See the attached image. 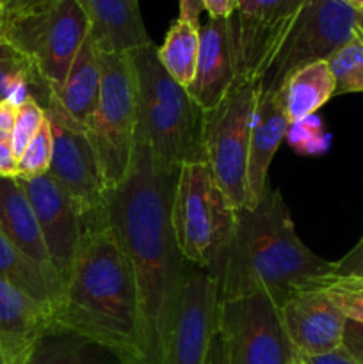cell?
<instances>
[{
    "instance_id": "30",
    "label": "cell",
    "mask_w": 363,
    "mask_h": 364,
    "mask_svg": "<svg viewBox=\"0 0 363 364\" xmlns=\"http://www.w3.org/2000/svg\"><path fill=\"white\" fill-rule=\"evenodd\" d=\"M45 121V109L36 100L28 98L27 102L18 107L16 119H14L13 132H11V142H13V151L16 159H20L21 153L25 151L27 144L34 139Z\"/></svg>"
},
{
    "instance_id": "9",
    "label": "cell",
    "mask_w": 363,
    "mask_h": 364,
    "mask_svg": "<svg viewBox=\"0 0 363 364\" xmlns=\"http://www.w3.org/2000/svg\"><path fill=\"white\" fill-rule=\"evenodd\" d=\"M358 14L342 0H308L267 66L260 92L278 95L292 73L330 60L358 32Z\"/></svg>"
},
{
    "instance_id": "45",
    "label": "cell",
    "mask_w": 363,
    "mask_h": 364,
    "mask_svg": "<svg viewBox=\"0 0 363 364\" xmlns=\"http://www.w3.org/2000/svg\"><path fill=\"white\" fill-rule=\"evenodd\" d=\"M292 364H302V363H301V359H298V361H295V363H292Z\"/></svg>"
},
{
    "instance_id": "39",
    "label": "cell",
    "mask_w": 363,
    "mask_h": 364,
    "mask_svg": "<svg viewBox=\"0 0 363 364\" xmlns=\"http://www.w3.org/2000/svg\"><path fill=\"white\" fill-rule=\"evenodd\" d=\"M52 2H56V0H16L13 11H11V13H7L6 16L11 18V16H18V14L31 13V11L41 9V7L48 6V4H52Z\"/></svg>"
},
{
    "instance_id": "43",
    "label": "cell",
    "mask_w": 363,
    "mask_h": 364,
    "mask_svg": "<svg viewBox=\"0 0 363 364\" xmlns=\"http://www.w3.org/2000/svg\"><path fill=\"white\" fill-rule=\"evenodd\" d=\"M358 25H359V31L363 32V9L359 11V14H358Z\"/></svg>"
},
{
    "instance_id": "32",
    "label": "cell",
    "mask_w": 363,
    "mask_h": 364,
    "mask_svg": "<svg viewBox=\"0 0 363 364\" xmlns=\"http://www.w3.org/2000/svg\"><path fill=\"white\" fill-rule=\"evenodd\" d=\"M335 276L363 279V237L342 259L335 262Z\"/></svg>"
},
{
    "instance_id": "41",
    "label": "cell",
    "mask_w": 363,
    "mask_h": 364,
    "mask_svg": "<svg viewBox=\"0 0 363 364\" xmlns=\"http://www.w3.org/2000/svg\"><path fill=\"white\" fill-rule=\"evenodd\" d=\"M342 2H345L347 6H351V7H354L356 11L363 9V0H342Z\"/></svg>"
},
{
    "instance_id": "3",
    "label": "cell",
    "mask_w": 363,
    "mask_h": 364,
    "mask_svg": "<svg viewBox=\"0 0 363 364\" xmlns=\"http://www.w3.org/2000/svg\"><path fill=\"white\" fill-rule=\"evenodd\" d=\"M335 263L310 251L295 231L280 191H270L253 208L237 212L233 235L219 269V299L263 294L278 306L295 294L322 288Z\"/></svg>"
},
{
    "instance_id": "42",
    "label": "cell",
    "mask_w": 363,
    "mask_h": 364,
    "mask_svg": "<svg viewBox=\"0 0 363 364\" xmlns=\"http://www.w3.org/2000/svg\"><path fill=\"white\" fill-rule=\"evenodd\" d=\"M4 31H6V13L0 11V38H4Z\"/></svg>"
},
{
    "instance_id": "24",
    "label": "cell",
    "mask_w": 363,
    "mask_h": 364,
    "mask_svg": "<svg viewBox=\"0 0 363 364\" xmlns=\"http://www.w3.org/2000/svg\"><path fill=\"white\" fill-rule=\"evenodd\" d=\"M52 95V87L39 77L27 55L0 38V102L20 107L28 98L45 105Z\"/></svg>"
},
{
    "instance_id": "5",
    "label": "cell",
    "mask_w": 363,
    "mask_h": 364,
    "mask_svg": "<svg viewBox=\"0 0 363 364\" xmlns=\"http://www.w3.org/2000/svg\"><path fill=\"white\" fill-rule=\"evenodd\" d=\"M237 212L205 160L182 166L171 223L185 262L216 274L233 235Z\"/></svg>"
},
{
    "instance_id": "19",
    "label": "cell",
    "mask_w": 363,
    "mask_h": 364,
    "mask_svg": "<svg viewBox=\"0 0 363 364\" xmlns=\"http://www.w3.org/2000/svg\"><path fill=\"white\" fill-rule=\"evenodd\" d=\"M91 25L93 43L100 52L130 53L149 45L139 0H77Z\"/></svg>"
},
{
    "instance_id": "36",
    "label": "cell",
    "mask_w": 363,
    "mask_h": 364,
    "mask_svg": "<svg viewBox=\"0 0 363 364\" xmlns=\"http://www.w3.org/2000/svg\"><path fill=\"white\" fill-rule=\"evenodd\" d=\"M302 364H358L351 358L344 347H338L327 354L312 355V358H301Z\"/></svg>"
},
{
    "instance_id": "23",
    "label": "cell",
    "mask_w": 363,
    "mask_h": 364,
    "mask_svg": "<svg viewBox=\"0 0 363 364\" xmlns=\"http://www.w3.org/2000/svg\"><path fill=\"white\" fill-rule=\"evenodd\" d=\"M278 96L290 124L315 116L335 96V78L327 60L308 64L292 73Z\"/></svg>"
},
{
    "instance_id": "27",
    "label": "cell",
    "mask_w": 363,
    "mask_h": 364,
    "mask_svg": "<svg viewBox=\"0 0 363 364\" xmlns=\"http://www.w3.org/2000/svg\"><path fill=\"white\" fill-rule=\"evenodd\" d=\"M327 64L335 78V96L363 92V32L358 28L354 38L342 46Z\"/></svg>"
},
{
    "instance_id": "13",
    "label": "cell",
    "mask_w": 363,
    "mask_h": 364,
    "mask_svg": "<svg viewBox=\"0 0 363 364\" xmlns=\"http://www.w3.org/2000/svg\"><path fill=\"white\" fill-rule=\"evenodd\" d=\"M219 279L210 270H185L164 364H206L216 334Z\"/></svg>"
},
{
    "instance_id": "31",
    "label": "cell",
    "mask_w": 363,
    "mask_h": 364,
    "mask_svg": "<svg viewBox=\"0 0 363 364\" xmlns=\"http://www.w3.org/2000/svg\"><path fill=\"white\" fill-rule=\"evenodd\" d=\"M287 139L292 148L301 155H319L327 148V135L324 134L322 124L315 116L290 124Z\"/></svg>"
},
{
    "instance_id": "4",
    "label": "cell",
    "mask_w": 363,
    "mask_h": 364,
    "mask_svg": "<svg viewBox=\"0 0 363 364\" xmlns=\"http://www.w3.org/2000/svg\"><path fill=\"white\" fill-rule=\"evenodd\" d=\"M128 55L137 85V137L149 148L155 166L174 173L184 164L205 160V110L167 75L153 41Z\"/></svg>"
},
{
    "instance_id": "10",
    "label": "cell",
    "mask_w": 363,
    "mask_h": 364,
    "mask_svg": "<svg viewBox=\"0 0 363 364\" xmlns=\"http://www.w3.org/2000/svg\"><path fill=\"white\" fill-rule=\"evenodd\" d=\"M216 331L228 364H292L299 359L281 322L280 308L263 294L219 299Z\"/></svg>"
},
{
    "instance_id": "44",
    "label": "cell",
    "mask_w": 363,
    "mask_h": 364,
    "mask_svg": "<svg viewBox=\"0 0 363 364\" xmlns=\"http://www.w3.org/2000/svg\"><path fill=\"white\" fill-rule=\"evenodd\" d=\"M0 364H6V361H4V358H2V354H0Z\"/></svg>"
},
{
    "instance_id": "28",
    "label": "cell",
    "mask_w": 363,
    "mask_h": 364,
    "mask_svg": "<svg viewBox=\"0 0 363 364\" xmlns=\"http://www.w3.org/2000/svg\"><path fill=\"white\" fill-rule=\"evenodd\" d=\"M322 290L333 299L345 318L363 323V279L342 277L333 274L322 284Z\"/></svg>"
},
{
    "instance_id": "16",
    "label": "cell",
    "mask_w": 363,
    "mask_h": 364,
    "mask_svg": "<svg viewBox=\"0 0 363 364\" xmlns=\"http://www.w3.org/2000/svg\"><path fill=\"white\" fill-rule=\"evenodd\" d=\"M238 77L231 21L209 18L199 27V55L196 77L187 91L203 110H210L224 98Z\"/></svg>"
},
{
    "instance_id": "15",
    "label": "cell",
    "mask_w": 363,
    "mask_h": 364,
    "mask_svg": "<svg viewBox=\"0 0 363 364\" xmlns=\"http://www.w3.org/2000/svg\"><path fill=\"white\" fill-rule=\"evenodd\" d=\"M280 315L299 359L342 347L347 318L322 288L295 294L281 306Z\"/></svg>"
},
{
    "instance_id": "18",
    "label": "cell",
    "mask_w": 363,
    "mask_h": 364,
    "mask_svg": "<svg viewBox=\"0 0 363 364\" xmlns=\"http://www.w3.org/2000/svg\"><path fill=\"white\" fill-rule=\"evenodd\" d=\"M52 323V308L0 279V354L21 364L39 334Z\"/></svg>"
},
{
    "instance_id": "11",
    "label": "cell",
    "mask_w": 363,
    "mask_h": 364,
    "mask_svg": "<svg viewBox=\"0 0 363 364\" xmlns=\"http://www.w3.org/2000/svg\"><path fill=\"white\" fill-rule=\"evenodd\" d=\"M43 109L52 132V160L46 174L73 198L89 223L100 213L107 194L95 149L84 128L60 109L53 95Z\"/></svg>"
},
{
    "instance_id": "12",
    "label": "cell",
    "mask_w": 363,
    "mask_h": 364,
    "mask_svg": "<svg viewBox=\"0 0 363 364\" xmlns=\"http://www.w3.org/2000/svg\"><path fill=\"white\" fill-rule=\"evenodd\" d=\"M308 0H238L230 18L237 52V78L260 84L288 31Z\"/></svg>"
},
{
    "instance_id": "29",
    "label": "cell",
    "mask_w": 363,
    "mask_h": 364,
    "mask_svg": "<svg viewBox=\"0 0 363 364\" xmlns=\"http://www.w3.org/2000/svg\"><path fill=\"white\" fill-rule=\"evenodd\" d=\"M50 160H52V132L48 121H45L18 159V178L43 176L48 173Z\"/></svg>"
},
{
    "instance_id": "17",
    "label": "cell",
    "mask_w": 363,
    "mask_h": 364,
    "mask_svg": "<svg viewBox=\"0 0 363 364\" xmlns=\"http://www.w3.org/2000/svg\"><path fill=\"white\" fill-rule=\"evenodd\" d=\"M290 121L278 95L258 92L248 153V206L258 205L269 192L267 178L278 148L287 137Z\"/></svg>"
},
{
    "instance_id": "21",
    "label": "cell",
    "mask_w": 363,
    "mask_h": 364,
    "mask_svg": "<svg viewBox=\"0 0 363 364\" xmlns=\"http://www.w3.org/2000/svg\"><path fill=\"white\" fill-rule=\"evenodd\" d=\"M100 89H102V59H100V50L89 36L78 50L63 84L52 87V95L60 109L75 123L85 128L98 105Z\"/></svg>"
},
{
    "instance_id": "6",
    "label": "cell",
    "mask_w": 363,
    "mask_h": 364,
    "mask_svg": "<svg viewBox=\"0 0 363 364\" xmlns=\"http://www.w3.org/2000/svg\"><path fill=\"white\" fill-rule=\"evenodd\" d=\"M102 89L85 134L102 169L107 191L127 178L137 142V85L128 53L100 52Z\"/></svg>"
},
{
    "instance_id": "20",
    "label": "cell",
    "mask_w": 363,
    "mask_h": 364,
    "mask_svg": "<svg viewBox=\"0 0 363 364\" xmlns=\"http://www.w3.org/2000/svg\"><path fill=\"white\" fill-rule=\"evenodd\" d=\"M0 231L14 247L60 283L50 263L38 217L18 178H0Z\"/></svg>"
},
{
    "instance_id": "33",
    "label": "cell",
    "mask_w": 363,
    "mask_h": 364,
    "mask_svg": "<svg viewBox=\"0 0 363 364\" xmlns=\"http://www.w3.org/2000/svg\"><path fill=\"white\" fill-rule=\"evenodd\" d=\"M342 347L351 354L358 364H363V323L347 320L344 331V341Z\"/></svg>"
},
{
    "instance_id": "25",
    "label": "cell",
    "mask_w": 363,
    "mask_h": 364,
    "mask_svg": "<svg viewBox=\"0 0 363 364\" xmlns=\"http://www.w3.org/2000/svg\"><path fill=\"white\" fill-rule=\"evenodd\" d=\"M0 279L7 281L34 301L52 308L60 291V283L14 247L0 231Z\"/></svg>"
},
{
    "instance_id": "38",
    "label": "cell",
    "mask_w": 363,
    "mask_h": 364,
    "mask_svg": "<svg viewBox=\"0 0 363 364\" xmlns=\"http://www.w3.org/2000/svg\"><path fill=\"white\" fill-rule=\"evenodd\" d=\"M16 109L13 103L0 102V132H7L11 134L14 127V119H16Z\"/></svg>"
},
{
    "instance_id": "2",
    "label": "cell",
    "mask_w": 363,
    "mask_h": 364,
    "mask_svg": "<svg viewBox=\"0 0 363 364\" xmlns=\"http://www.w3.org/2000/svg\"><path fill=\"white\" fill-rule=\"evenodd\" d=\"M52 323L142 364L139 295L132 263L116 231L95 219L60 283Z\"/></svg>"
},
{
    "instance_id": "34",
    "label": "cell",
    "mask_w": 363,
    "mask_h": 364,
    "mask_svg": "<svg viewBox=\"0 0 363 364\" xmlns=\"http://www.w3.org/2000/svg\"><path fill=\"white\" fill-rule=\"evenodd\" d=\"M0 178H18V159L7 132H0Z\"/></svg>"
},
{
    "instance_id": "46",
    "label": "cell",
    "mask_w": 363,
    "mask_h": 364,
    "mask_svg": "<svg viewBox=\"0 0 363 364\" xmlns=\"http://www.w3.org/2000/svg\"><path fill=\"white\" fill-rule=\"evenodd\" d=\"M0 11H4V6H2V0H0Z\"/></svg>"
},
{
    "instance_id": "8",
    "label": "cell",
    "mask_w": 363,
    "mask_h": 364,
    "mask_svg": "<svg viewBox=\"0 0 363 364\" xmlns=\"http://www.w3.org/2000/svg\"><path fill=\"white\" fill-rule=\"evenodd\" d=\"M89 32V18L77 0H56L31 13L6 16L4 38L31 59L50 87H57Z\"/></svg>"
},
{
    "instance_id": "14",
    "label": "cell",
    "mask_w": 363,
    "mask_h": 364,
    "mask_svg": "<svg viewBox=\"0 0 363 364\" xmlns=\"http://www.w3.org/2000/svg\"><path fill=\"white\" fill-rule=\"evenodd\" d=\"M18 181L34 208L50 263L63 283L88 230L84 212L50 174Z\"/></svg>"
},
{
    "instance_id": "1",
    "label": "cell",
    "mask_w": 363,
    "mask_h": 364,
    "mask_svg": "<svg viewBox=\"0 0 363 364\" xmlns=\"http://www.w3.org/2000/svg\"><path fill=\"white\" fill-rule=\"evenodd\" d=\"M178 173L160 171L148 146L137 137L127 178L107 191L102 210L95 217L116 231L132 263L139 295L142 364L166 361L185 277V259L171 223Z\"/></svg>"
},
{
    "instance_id": "7",
    "label": "cell",
    "mask_w": 363,
    "mask_h": 364,
    "mask_svg": "<svg viewBox=\"0 0 363 364\" xmlns=\"http://www.w3.org/2000/svg\"><path fill=\"white\" fill-rule=\"evenodd\" d=\"M258 84L237 78L203 119V155L219 187L237 210L248 206V153Z\"/></svg>"
},
{
    "instance_id": "22",
    "label": "cell",
    "mask_w": 363,
    "mask_h": 364,
    "mask_svg": "<svg viewBox=\"0 0 363 364\" xmlns=\"http://www.w3.org/2000/svg\"><path fill=\"white\" fill-rule=\"evenodd\" d=\"M21 364H134L114 348L50 323Z\"/></svg>"
},
{
    "instance_id": "40",
    "label": "cell",
    "mask_w": 363,
    "mask_h": 364,
    "mask_svg": "<svg viewBox=\"0 0 363 364\" xmlns=\"http://www.w3.org/2000/svg\"><path fill=\"white\" fill-rule=\"evenodd\" d=\"M206 364H228L226 359V350H224V345L221 341L219 334H214L212 345H210V352H209V359H206Z\"/></svg>"
},
{
    "instance_id": "37",
    "label": "cell",
    "mask_w": 363,
    "mask_h": 364,
    "mask_svg": "<svg viewBox=\"0 0 363 364\" xmlns=\"http://www.w3.org/2000/svg\"><path fill=\"white\" fill-rule=\"evenodd\" d=\"M178 6H180V16L178 18L199 27V16L205 11L201 0H178Z\"/></svg>"
},
{
    "instance_id": "35",
    "label": "cell",
    "mask_w": 363,
    "mask_h": 364,
    "mask_svg": "<svg viewBox=\"0 0 363 364\" xmlns=\"http://www.w3.org/2000/svg\"><path fill=\"white\" fill-rule=\"evenodd\" d=\"M203 9L209 13L210 18H224L230 20L237 13L238 0H201Z\"/></svg>"
},
{
    "instance_id": "26",
    "label": "cell",
    "mask_w": 363,
    "mask_h": 364,
    "mask_svg": "<svg viewBox=\"0 0 363 364\" xmlns=\"http://www.w3.org/2000/svg\"><path fill=\"white\" fill-rule=\"evenodd\" d=\"M201 27V25H199ZM199 27L178 18L167 31L164 43L157 46L160 64L174 82L185 89L196 77L199 55Z\"/></svg>"
}]
</instances>
